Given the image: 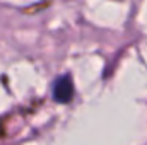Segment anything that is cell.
<instances>
[{
    "label": "cell",
    "mask_w": 147,
    "mask_h": 145,
    "mask_svg": "<svg viewBox=\"0 0 147 145\" xmlns=\"http://www.w3.org/2000/svg\"><path fill=\"white\" fill-rule=\"evenodd\" d=\"M51 97L53 101L60 103V104H67L70 103L74 97V82L70 75H60L55 79L53 87H51Z\"/></svg>",
    "instance_id": "cell-1"
}]
</instances>
